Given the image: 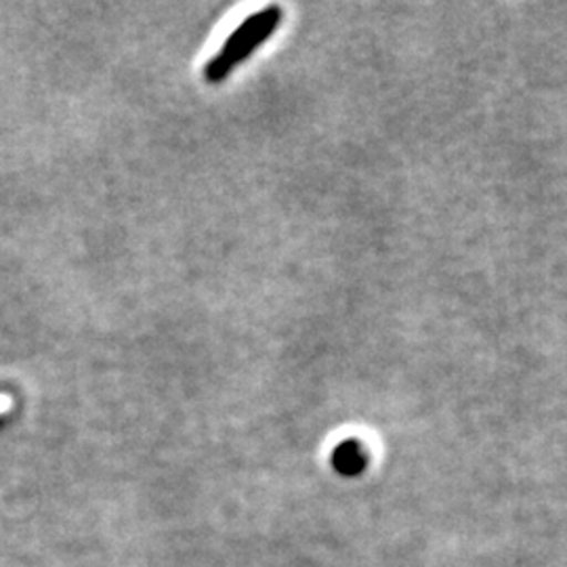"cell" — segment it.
I'll list each match as a JSON object with an SVG mask.
<instances>
[{
  "label": "cell",
  "mask_w": 567,
  "mask_h": 567,
  "mask_svg": "<svg viewBox=\"0 0 567 567\" xmlns=\"http://www.w3.org/2000/svg\"><path fill=\"white\" fill-rule=\"evenodd\" d=\"M280 21H282L280 7H267L264 11L246 18V21H243L234 30V34L227 39L221 51L206 63L204 79L210 84L225 81L238 63L248 60L264 42L269 41V37L278 30Z\"/></svg>",
  "instance_id": "obj_1"
},
{
  "label": "cell",
  "mask_w": 567,
  "mask_h": 567,
  "mask_svg": "<svg viewBox=\"0 0 567 567\" xmlns=\"http://www.w3.org/2000/svg\"><path fill=\"white\" fill-rule=\"evenodd\" d=\"M332 465L343 475H358L365 465V452L362 444L349 440L341 446H337L332 454Z\"/></svg>",
  "instance_id": "obj_2"
}]
</instances>
